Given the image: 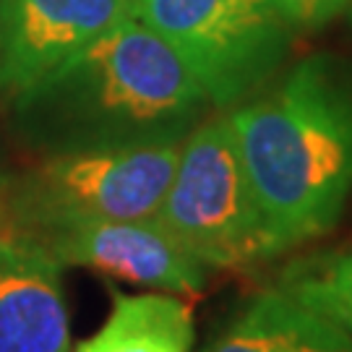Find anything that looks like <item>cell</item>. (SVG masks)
<instances>
[{
  "label": "cell",
  "mask_w": 352,
  "mask_h": 352,
  "mask_svg": "<svg viewBox=\"0 0 352 352\" xmlns=\"http://www.w3.org/2000/svg\"><path fill=\"white\" fill-rule=\"evenodd\" d=\"M209 110L177 52L139 19L113 26L13 97L19 136L45 157L183 144Z\"/></svg>",
  "instance_id": "6da1fadb"
},
{
  "label": "cell",
  "mask_w": 352,
  "mask_h": 352,
  "mask_svg": "<svg viewBox=\"0 0 352 352\" xmlns=\"http://www.w3.org/2000/svg\"><path fill=\"white\" fill-rule=\"evenodd\" d=\"M227 120L277 253L331 232L352 193V63L311 55Z\"/></svg>",
  "instance_id": "7a4b0ae2"
},
{
  "label": "cell",
  "mask_w": 352,
  "mask_h": 352,
  "mask_svg": "<svg viewBox=\"0 0 352 352\" xmlns=\"http://www.w3.org/2000/svg\"><path fill=\"white\" fill-rule=\"evenodd\" d=\"M177 154L180 144L50 154L24 173L0 175V238L39 245L91 222L154 217Z\"/></svg>",
  "instance_id": "3957f363"
},
{
  "label": "cell",
  "mask_w": 352,
  "mask_h": 352,
  "mask_svg": "<svg viewBox=\"0 0 352 352\" xmlns=\"http://www.w3.org/2000/svg\"><path fill=\"white\" fill-rule=\"evenodd\" d=\"M154 217L206 269H251L279 256L227 115L201 120L180 144Z\"/></svg>",
  "instance_id": "277c9868"
},
{
  "label": "cell",
  "mask_w": 352,
  "mask_h": 352,
  "mask_svg": "<svg viewBox=\"0 0 352 352\" xmlns=\"http://www.w3.org/2000/svg\"><path fill=\"white\" fill-rule=\"evenodd\" d=\"M133 19L177 52L217 110L269 87L295 32L272 0H133Z\"/></svg>",
  "instance_id": "5b68a950"
},
{
  "label": "cell",
  "mask_w": 352,
  "mask_h": 352,
  "mask_svg": "<svg viewBox=\"0 0 352 352\" xmlns=\"http://www.w3.org/2000/svg\"><path fill=\"white\" fill-rule=\"evenodd\" d=\"M39 248L63 269L84 266L180 298L199 295L209 282V269L193 258L157 217L81 225L42 240Z\"/></svg>",
  "instance_id": "8992f818"
},
{
  "label": "cell",
  "mask_w": 352,
  "mask_h": 352,
  "mask_svg": "<svg viewBox=\"0 0 352 352\" xmlns=\"http://www.w3.org/2000/svg\"><path fill=\"white\" fill-rule=\"evenodd\" d=\"M126 19L133 0H0V91L16 97Z\"/></svg>",
  "instance_id": "52a82bcc"
},
{
  "label": "cell",
  "mask_w": 352,
  "mask_h": 352,
  "mask_svg": "<svg viewBox=\"0 0 352 352\" xmlns=\"http://www.w3.org/2000/svg\"><path fill=\"white\" fill-rule=\"evenodd\" d=\"M60 274L39 245L0 238V352H71Z\"/></svg>",
  "instance_id": "ba28073f"
},
{
  "label": "cell",
  "mask_w": 352,
  "mask_h": 352,
  "mask_svg": "<svg viewBox=\"0 0 352 352\" xmlns=\"http://www.w3.org/2000/svg\"><path fill=\"white\" fill-rule=\"evenodd\" d=\"M204 352H352V331L272 285L240 302Z\"/></svg>",
  "instance_id": "9c48e42d"
},
{
  "label": "cell",
  "mask_w": 352,
  "mask_h": 352,
  "mask_svg": "<svg viewBox=\"0 0 352 352\" xmlns=\"http://www.w3.org/2000/svg\"><path fill=\"white\" fill-rule=\"evenodd\" d=\"M110 316L71 352H190L196 327L186 298L173 292H110Z\"/></svg>",
  "instance_id": "30bf717a"
},
{
  "label": "cell",
  "mask_w": 352,
  "mask_h": 352,
  "mask_svg": "<svg viewBox=\"0 0 352 352\" xmlns=\"http://www.w3.org/2000/svg\"><path fill=\"white\" fill-rule=\"evenodd\" d=\"M277 287L352 331V248L292 258L277 274Z\"/></svg>",
  "instance_id": "8fae6325"
},
{
  "label": "cell",
  "mask_w": 352,
  "mask_h": 352,
  "mask_svg": "<svg viewBox=\"0 0 352 352\" xmlns=\"http://www.w3.org/2000/svg\"><path fill=\"white\" fill-rule=\"evenodd\" d=\"M292 29H318L350 8V0H272Z\"/></svg>",
  "instance_id": "7c38bea8"
},
{
  "label": "cell",
  "mask_w": 352,
  "mask_h": 352,
  "mask_svg": "<svg viewBox=\"0 0 352 352\" xmlns=\"http://www.w3.org/2000/svg\"><path fill=\"white\" fill-rule=\"evenodd\" d=\"M347 11H352V0H350V8H347Z\"/></svg>",
  "instance_id": "4fadbf2b"
}]
</instances>
